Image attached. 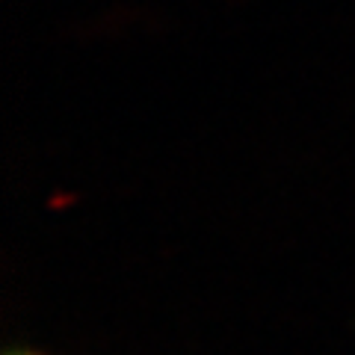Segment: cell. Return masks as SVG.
<instances>
[{
    "instance_id": "obj_1",
    "label": "cell",
    "mask_w": 355,
    "mask_h": 355,
    "mask_svg": "<svg viewBox=\"0 0 355 355\" xmlns=\"http://www.w3.org/2000/svg\"><path fill=\"white\" fill-rule=\"evenodd\" d=\"M6 355H44V352H39V349H9Z\"/></svg>"
}]
</instances>
